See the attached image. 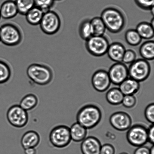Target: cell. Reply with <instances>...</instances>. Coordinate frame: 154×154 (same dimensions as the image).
Returning <instances> with one entry per match:
<instances>
[{
  "mask_svg": "<svg viewBox=\"0 0 154 154\" xmlns=\"http://www.w3.org/2000/svg\"><path fill=\"white\" fill-rule=\"evenodd\" d=\"M101 18L107 29L110 32L117 34L124 29L126 19L124 14L119 9L114 7H108L103 11Z\"/></svg>",
  "mask_w": 154,
  "mask_h": 154,
  "instance_id": "1",
  "label": "cell"
},
{
  "mask_svg": "<svg viewBox=\"0 0 154 154\" xmlns=\"http://www.w3.org/2000/svg\"><path fill=\"white\" fill-rule=\"evenodd\" d=\"M102 118V113L100 109L92 104L82 107L76 115L77 123L87 129H93L97 126Z\"/></svg>",
  "mask_w": 154,
  "mask_h": 154,
  "instance_id": "2",
  "label": "cell"
},
{
  "mask_svg": "<svg viewBox=\"0 0 154 154\" xmlns=\"http://www.w3.org/2000/svg\"><path fill=\"white\" fill-rule=\"evenodd\" d=\"M26 73L33 82L40 86L48 85L54 78L53 72L50 68L43 64L30 65L27 68Z\"/></svg>",
  "mask_w": 154,
  "mask_h": 154,
  "instance_id": "3",
  "label": "cell"
},
{
  "mask_svg": "<svg viewBox=\"0 0 154 154\" xmlns=\"http://www.w3.org/2000/svg\"><path fill=\"white\" fill-rule=\"evenodd\" d=\"M71 138L70 128L65 125L56 126L52 129L49 135V141L53 147L63 149L70 144Z\"/></svg>",
  "mask_w": 154,
  "mask_h": 154,
  "instance_id": "4",
  "label": "cell"
},
{
  "mask_svg": "<svg viewBox=\"0 0 154 154\" xmlns=\"http://www.w3.org/2000/svg\"><path fill=\"white\" fill-rule=\"evenodd\" d=\"M22 38L20 30L14 24L6 23L0 28V41L6 46H17L22 42Z\"/></svg>",
  "mask_w": 154,
  "mask_h": 154,
  "instance_id": "5",
  "label": "cell"
},
{
  "mask_svg": "<svg viewBox=\"0 0 154 154\" xmlns=\"http://www.w3.org/2000/svg\"><path fill=\"white\" fill-rule=\"evenodd\" d=\"M6 116L10 125L18 129L25 127L29 120L28 112L19 105H13L10 107L8 110Z\"/></svg>",
  "mask_w": 154,
  "mask_h": 154,
  "instance_id": "6",
  "label": "cell"
},
{
  "mask_svg": "<svg viewBox=\"0 0 154 154\" xmlns=\"http://www.w3.org/2000/svg\"><path fill=\"white\" fill-rule=\"evenodd\" d=\"M41 29L45 34L52 35L59 31L61 20L56 12L50 10L45 12L40 24Z\"/></svg>",
  "mask_w": 154,
  "mask_h": 154,
  "instance_id": "7",
  "label": "cell"
},
{
  "mask_svg": "<svg viewBox=\"0 0 154 154\" xmlns=\"http://www.w3.org/2000/svg\"><path fill=\"white\" fill-rule=\"evenodd\" d=\"M151 70L148 61L144 59H138L130 64L128 68L129 76L138 82H141L149 78Z\"/></svg>",
  "mask_w": 154,
  "mask_h": 154,
  "instance_id": "8",
  "label": "cell"
},
{
  "mask_svg": "<svg viewBox=\"0 0 154 154\" xmlns=\"http://www.w3.org/2000/svg\"><path fill=\"white\" fill-rule=\"evenodd\" d=\"M109 45L108 39L104 35H93L86 41L85 47L91 55L100 57L107 53Z\"/></svg>",
  "mask_w": 154,
  "mask_h": 154,
  "instance_id": "9",
  "label": "cell"
},
{
  "mask_svg": "<svg viewBox=\"0 0 154 154\" xmlns=\"http://www.w3.org/2000/svg\"><path fill=\"white\" fill-rule=\"evenodd\" d=\"M126 138L128 142L134 147L144 146L148 142L147 129L142 125H134L128 130Z\"/></svg>",
  "mask_w": 154,
  "mask_h": 154,
  "instance_id": "10",
  "label": "cell"
},
{
  "mask_svg": "<svg viewBox=\"0 0 154 154\" xmlns=\"http://www.w3.org/2000/svg\"><path fill=\"white\" fill-rule=\"evenodd\" d=\"M110 125L118 131L123 132L128 130L132 124V119L127 113L119 111L114 112L110 116Z\"/></svg>",
  "mask_w": 154,
  "mask_h": 154,
  "instance_id": "11",
  "label": "cell"
},
{
  "mask_svg": "<svg viewBox=\"0 0 154 154\" xmlns=\"http://www.w3.org/2000/svg\"><path fill=\"white\" fill-rule=\"evenodd\" d=\"M111 82L119 85L129 76L128 68L122 62L116 63L110 67L108 72Z\"/></svg>",
  "mask_w": 154,
  "mask_h": 154,
  "instance_id": "12",
  "label": "cell"
},
{
  "mask_svg": "<svg viewBox=\"0 0 154 154\" xmlns=\"http://www.w3.org/2000/svg\"><path fill=\"white\" fill-rule=\"evenodd\" d=\"M91 83L97 91L100 93L106 91L111 83L108 72L103 69L96 71L92 77Z\"/></svg>",
  "mask_w": 154,
  "mask_h": 154,
  "instance_id": "13",
  "label": "cell"
},
{
  "mask_svg": "<svg viewBox=\"0 0 154 154\" xmlns=\"http://www.w3.org/2000/svg\"><path fill=\"white\" fill-rule=\"evenodd\" d=\"M101 146L100 142L98 138L90 136L83 140L81 149L82 154H100Z\"/></svg>",
  "mask_w": 154,
  "mask_h": 154,
  "instance_id": "14",
  "label": "cell"
},
{
  "mask_svg": "<svg viewBox=\"0 0 154 154\" xmlns=\"http://www.w3.org/2000/svg\"><path fill=\"white\" fill-rule=\"evenodd\" d=\"M41 137L35 131H27L23 135L21 139V144L24 149L35 148H36L41 142Z\"/></svg>",
  "mask_w": 154,
  "mask_h": 154,
  "instance_id": "15",
  "label": "cell"
},
{
  "mask_svg": "<svg viewBox=\"0 0 154 154\" xmlns=\"http://www.w3.org/2000/svg\"><path fill=\"white\" fill-rule=\"evenodd\" d=\"M125 51L126 49L122 44L114 42L109 45L106 54L112 61L116 63L122 62Z\"/></svg>",
  "mask_w": 154,
  "mask_h": 154,
  "instance_id": "16",
  "label": "cell"
},
{
  "mask_svg": "<svg viewBox=\"0 0 154 154\" xmlns=\"http://www.w3.org/2000/svg\"><path fill=\"white\" fill-rule=\"evenodd\" d=\"M1 18L10 19L14 17L18 14V11L14 1L8 0L2 4L0 7Z\"/></svg>",
  "mask_w": 154,
  "mask_h": 154,
  "instance_id": "17",
  "label": "cell"
},
{
  "mask_svg": "<svg viewBox=\"0 0 154 154\" xmlns=\"http://www.w3.org/2000/svg\"><path fill=\"white\" fill-rule=\"evenodd\" d=\"M119 88L124 95H134L140 90V82L132 78H128L119 85Z\"/></svg>",
  "mask_w": 154,
  "mask_h": 154,
  "instance_id": "18",
  "label": "cell"
},
{
  "mask_svg": "<svg viewBox=\"0 0 154 154\" xmlns=\"http://www.w3.org/2000/svg\"><path fill=\"white\" fill-rule=\"evenodd\" d=\"M87 129L78 123L73 124L70 128L71 138L75 142H80L86 138Z\"/></svg>",
  "mask_w": 154,
  "mask_h": 154,
  "instance_id": "19",
  "label": "cell"
},
{
  "mask_svg": "<svg viewBox=\"0 0 154 154\" xmlns=\"http://www.w3.org/2000/svg\"><path fill=\"white\" fill-rule=\"evenodd\" d=\"M38 103V97L34 94L29 93L22 98L19 105L25 111L28 112L35 109Z\"/></svg>",
  "mask_w": 154,
  "mask_h": 154,
  "instance_id": "20",
  "label": "cell"
},
{
  "mask_svg": "<svg viewBox=\"0 0 154 154\" xmlns=\"http://www.w3.org/2000/svg\"><path fill=\"white\" fill-rule=\"evenodd\" d=\"M135 29L142 39L149 40L154 37V27L149 23H140L137 25Z\"/></svg>",
  "mask_w": 154,
  "mask_h": 154,
  "instance_id": "21",
  "label": "cell"
},
{
  "mask_svg": "<svg viewBox=\"0 0 154 154\" xmlns=\"http://www.w3.org/2000/svg\"><path fill=\"white\" fill-rule=\"evenodd\" d=\"M125 95L117 88H113L107 91L106 99L109 103L112 105H118L122 103Z\"/></svg>",
  "mask_w": 154,
  "mask_h": 154,
  "instance_id": "22",
  "label": "cell"
},
{
  "mask_svg": "<svg viewBox=\"0 0 154 154\" xmlns=\"http://www.w3.org/2000/svg\"><path fill=\"white\" fill-rule=\"evenodd\" d=\"M44 13L41 9L35 6L25 15L26 19L30 25L37 26L40 24Z\"/></svg>",
  "mask_w": 154,
  "mask_h": 154,
  "instance_id": "23",
  "label": "cell"
},
{
  "mask_svg": "<svg viewBox=\"0 0 154 154\" xmlns=\"http://www.w3.org/2000/svg\"><path fill=\"white\" fill-rule=\"evenodd\" d=\"M139 52L143 59L152 61L154 59V42L153 40L144 42L140 47Z\"/></svg>",
  "mask_w": 154,
  "mask_h": 154,
  "instance_id": "24",
  "label": "cell"
},
{
  "mask_svg": "<svg viewBox=\"0 0 154 154\" xmlns=\"http://www.w3.org/2000/svg\"><path fill=\"white\" fill-rule=\"evenodd\" d=\"M79 32L81 38L85 41L93 35L90 20L86 19L81 22L79 26Z\"/></svg>",
  "mask_w": 154,
  "mask_h": 154,
  "instance_id": "25",
  "label": "cell"
},
{
  "mask_svg": "<svg viewBox=\"0 0 154 154\" xmlns=\"http://www.w3.org/2000/svg\"><path fill=\"white\" fill-rule=\"evenodd\" d=\"M93 35H103L106 29L103 21L100 17H96L90 20Z\"/></svg>",
  "mask_w": 154,
  "mask_h": 154,
  "instance_id": "26",
  "label": "cell"
},
{
  "mask_svg": "<svg viewBox=\"0 0 154 154\" xmlns=\"http://www.w3.org/2000/svg\"><path fill=\"white\" fill-rule=\"evenodd\" d=\"M125 40L128 45L136 46L141 43L142 38L136 29H130L125 33Z\"/></svg>",
  "mask_w": 154,
  "mask_h": 154,
  "instance_id": "27",
  "label": "cell"
},
{
  "mask_svg": "<svg viewBox=\"0 0 154 154\" xmlns=\"http://www.w3.org/2000/svg\"><path fill=\"white\" fill-rule=\"evenodd\" d=\"M15 4L17 7L18 13L25 15L28 12L34 7V0H15Z\"/></svg>",
  "mask_w": 154,
  "mask_h": 154,
  "instance_id": "28",
  "label": "cell"
},
{
  "mask_svg": "<svg viewBox=\"0 0 154 154\" xmlns=\"http://www.w3.org/2000/svg\"><path fill=\"white\" fill-rule=\"evenodd\" d=\"M11 70L5 62L0 60V84L7 83L11 77Z\"/></svg>",
  "mask_w": 154,
  "mask_h": 154,
  "instance_id": "29",
  "label": "cell"
},
{
  "mask_svg": "<svg viewBox=\"0 0 154 154\" xmlns=\"http://www.w3.org/2000/svg\"><path fill=\"white\" fill-rule=\"evenodd\" d=\"M35 7L41 9L45 13L53 7L54 0H34Z\"/></svg>",
  "mask_w": 154,
  "mask_h": 154,
  "instance_id": "30",
  "label": "cell"
},
{
  "mask_svg": "<svg viewBox=\"0 0 154 154\" xmlns=\"http://www.w3.org/2000/svg\"><path fill=\"white\" fill-rule=\"evenodd\" d=\"M137 54L132 49L126 50L124 54L122 63L124 64H131L136 60Z\"/></svg>",
  "mask_w": 154,
  "mask_h": 154,
  "instance_id": "31",
  "label": "cell"
},
{
  "mask_svg": "<svg viewBox=\"0 0 154 154\" xmlns=\"http://www.w3.org/2000/svg\"><path fill=\"white\" fill-rule=\"evenodd\" d=\"M122 103L125 108H132L136 105L137 99L133 95H125Z\"/></svg>",
  "mask_w": 154,
  "mask_h": 154,
  "instance_id": "32",
  "label": "cell"
},
{
  "mask_svg": "<svg viewBox=\"0 0 154 154\" xmlns=\"http://www.w3.org/2000/svg\"><path fill=\"white\" fill-rule=\"evenodd\" d=\"M140 8L144 10H150L154 7V0H134Z\"/></svg>",
  "mask_w": 154,
  "mask_h": 154,
  "instance_id": "33",
  "label": "cell"
},
{
  "mask_svg": "<svg viewBox=\"0 0 154 154\" xmlns=\"http://www.w3.org/2000/svg\"><path fill=\"white\" fill-rule=\"evenodd\" d=\"M144 116L146 120L152 124L154 122V104L152 103L147 106L145 109Z\"/></svg>",
  "mask_w": 154,
  "mask_h": 154,
  "instance_id": "34",
  "label": "cell"
},
{
  "mask_svg": "<svg viewBox=\"0 0 154 154\" xmlns=\"http://www.w3.org/2000/svg\"><path fill=\"white\" fill-rule=\"evenodd\" d=\"M115 149L112 145L105 144L101 146L100 154H115Z\"/></svg>",
  "mask_w": 154,
  "mask_h": 154,
  "instance_id": "35",
  "label": "cell"
},
{
  "mask_svg": "<svg viewBox=\"0 0 154 154\" xmlns=\"http://www.w3.org/2000/svg\"><path fill=\"white\" fill-rule=\"evenodd\" d=\"M148 138V142L153 145L154 142V126L152 124L147 129Z\"/></svg>",
  "mask_w": 154,
  "mask_h": 154,
  "instance_id": "36",
  "label": "cell"
},
{
  "mask_svg": "<svg viewBox=\"0 0 154 154\" xmlns=\"http://www.w3.org/2000/svg\"><path fill=\"white\" fill-rule=\"evenodd\" d=\"M150 149L146 146H140L136 149L134 154H150Z\"/></svg>",
  "mask_w": 154,
  "mask_h": 154,
  "instance_id": "37",
  "label": "cell"
},
{
  "mask_svg": "<svg viewBox=\"0 0 154 154\" xmlns=\"http://www.w3.org/2000/svg\"><path fill=\"white\" fill-rule=\"evenodd\" d=\"M25 154H37V151L35 148H29L24 149Z\"/></svg>",
  "mask_w": 154,
  "mask_h": 154,
  "instance_id": "38",
  "label": "cell"
},
{
  "mask_svg": "<svg viewBox=\"0 0 154 154\" xmlns=\"http://www.w3.org/2000/svg\"><path fill=\"white\" fill-rule=\"evenodd\" d=\"M150 154H154V147L153 145L150 149Z\"/></svg>",
  "mask_w": 154,
  "mask_h": 154,
  "instance_id": "39",
  "label": "cell"
},
{
  "mask_svg": "<svg viewBox=\"0 0 154 154\" xmlns=\"http://www.w3.org/2000/svg\"><path fill=\"white\" fill-rule=\"evenodd\" d=\"M150 11L151 12L152 14V15H153H153H154V7L152 8L151 9Z\"/></svg>",
  "mask_w": 154,
  "mask_h": 154,
  "instance_id": "40",
  "label": "cell"
},
{
  "mask_svg": "<svg viewBox=\"0 0 154 154\" xmlns=\"http://www.w3.org/2000/svg\"><path fill=\"white\" fill-rule=\"evenodd\" d=\"M151 25H152V26H153L154 27V20L153 18V19H152L151 20V23H150Z\"/></svg>",
  "mask_w": 154,
  "mask_h": 154,
  "instance_id": "41",
  "label": "cell"
},
{
  "mask_svg": "<svg viewBox=\"0 0 154 154\" xmlns=\"http://www.w3.org/2000/svg\"><path fill=\"white\" fill-rule=\"evenodd\" d=\"M120 154H128L127 153H125V152H123V153H121Z\"/></svg>",
  "mask_w": 154,
  "mask_h": 154,
  "instance_id": "42",
  "label": "cell"
},
{
  "mask_svg": "<svg viewBox=\"0 0 154 154\" xmlns=\"http://www.w3.org/2000/svg\"><path fill=\"white\" fill-rule=\"evenodd\" d=\"M55 1H62V0H54Z\"/></svg>",
  "mask_w": 154,
  "mask_h": 154,
  "instance_id": "43",
  "label": "cell"
},
{
  "mask_svg": "<svg viewBox=\"0 0 154 154\" xmlns=\"http://www.w3.org/2000/svg\"><path fill=\"white\" fill-rule=\"evenodd\" d=\"M1 13H0V20H1Z\"/></svg>",
  "mask_w": 154,
  "mask_h": 154,
  "instance_id": "44",
  "label": "cell"
},
{
  "mask_svg": "<svg viewBox=\"0 0 154 154\" xmlns=\"http://www.w3.org/2000/svg\"><path fill=\"white\" fill-rule=\"evenodd\" d=\"M0 42H1V41H0Z\"/></svg>",
  "mask_w": 154,
  "mask_h": 154,
  "instance_id": "45",
  "label": "cell"
}]
</instances>
